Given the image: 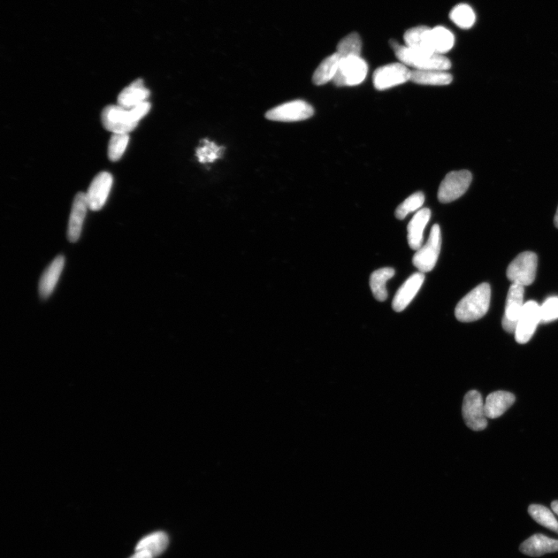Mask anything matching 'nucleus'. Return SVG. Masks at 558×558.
<instances>
[{"label": "nucleus", "instance_id": "16", "mask_svg": "<svg viewBox=\"0 0 558 558\" xmlns=\"http://www.w3.org/2000/svg\"><path fill=\"white\" fill-rule=\"evenodd\" d=\"M425 279L424 273L417 272L405 281V284L397 291L393 301V308L395 312H402L414 299Z\"/></svg>", "mask_w": 558, "mask_h": 558}, {"label": "nucleus", "instance_id": "19", "mask_svg": "<svg viewBox=\"0 0 558 558\" xmlns=\"http://www.w3.org/2000/svg\"><path fill=\"white\" fill-rule=\"evenodd\" d=\"M431 217V211L424 208L417 212L407 227L408 243L412 250L417 251L422 247L424 232Z\"/></svg>", "mask_w": 558, "mask_h": 558}, {"label": "nucleus", "instance_id": "11", "mask_svg": "<svg viewBox=\"0 0 558 558\" xmlns=\"http://www.w3.org/2000/svg\"><path fill=\"white\" fill-rule=\"evenodd\" d=\"M312 106L303 101H295L274 107L266 113V118L272 121L297 122L313 116Z\"/></svg>", "mask_w": 558, "mask_h": 558}, {"label": "nucleus", "instance_id": "3", "mask_svg": "<svg viewBox=\"0 0 558 558\" xmlns=\"http://www.w3.org/2000/svg\"><path fill=\"white\" fill-rule=\"evenodd\" d=\"M101 120L104 127L113 134H129L140 121L133 108H125L118 104L106 106Z\"/></svg>", "mask_w": 558, "mask_h": 558}, {"label": "nucleus", "instance_id": "8", "mask_svg": "<svg viewBox=\"0 0 558 558\" xmlns=\"http://www.w3.org/2000/svg\"><path fill=\"white\" fill-rule=\"evenodd\" d=\"M462 415L466 425L471 430L481 431L486 429L488 423L485 403L483 397L476 390H471L465 395Z\"/></svg>", "mask_w": 558, "mask_h": 558}, {"label": "nucleus", "instance_id": "32", "mask_svg": "<svg viewBox=\"0 0 558 558\" xmlns=\"http://www.w3.org/2000/svg\"><path fill=\"white\" fill-rule=\"evenodd\" d=\"M541 322L549 323L558 319V297H550L540 307Z\"/></svg>", "mask_w": 558, "mask_h": 558}, {"label": "nucleus", "instance_id": "28", "mask_svg": "<svg viewBox=\"0 0 558 558\" xmlns=\"http://www.w3.org/2000/svg\"><path fill=\"white\" fill-rule=\"evenodd\" d=\"M362 49L361 37L357 33H351L339 42L337 53L341 58L360 56Z\"/></svg>", "mask_w": 558, "mask_h": 558}, {"label": "nucleus", "instance_id": "35", "mask_svg": "<svg viewBox=\"0 0 558 558\" xmlns=\"http://www.w3.org/2000/svg\"><path fill=\"white\" fill-rule=\"evenodd\" d=\"M554 224L557 228H558V208L555 214L554 217Z\"/></svg>", "mask_w": 558, "mask_h": 558}, {"label": "nucleus", "instance_id": "31", "mask_svg": "<svg viewBox=\"0 0 558 558\" xmlns=\"http://www.w3.org/2000/svg\"><path fill=\"white\" fill-rule=\"evenodd\" d=\"M221 152L222 148L216 144L204 140L203 146L196 151V156L201 163H213L221 156Z\"/></svg>", "mask_w": 558, "mask_h": 558}, {"label": "nucleus", "instance_id": "4", "mask_svg": "<svg viewBox=\"0 0 558 558\" xmlns=\"http://www.w3.org/2000/svg\"><path fill=\"white\" fill-rule=\"evenodd\" d=\"M538 259L533 252L519 254L509 265L507 274L513 284L531 286L536 278Z\"/></svg>", "mask_w": 558, "mask_h": 558}, {"label": "nucleus", "instance_id": "12", "mask_svg": "<svg viewBox=\"0 0 558 558\" xmlns=\"http://www.w3.org/2000/svg\"><path fill=\"white\" fill-rule=\"evenodd\" d=\"M540 323L541 319L538 303L535 301L526 303L516 326V341L521 345L529 342Z\"/></svg>", "mask_w": 558, "mask_h": 558}, {"label": "nucleus", "instance_id": "18", "mask_svg": "<svg viewBox=\"0 0 558 558\" xmlns=\"http://www.w3.org/2000/svg\"><path fill=\"white\" fill-rule=\"evenodd\" d=\"M64 256L59 255L44 271L39 281V294L42 299H48L55 290L65 267Z\"/></svg>", "mask_w": 558, "mask_h": 558}, {"label": "nucleus", "instance_id": "20", "mask_svg": "<svg viewBox=\"0 0 558 558\" xmlns=\"http://www.w3.org/2000/svg\"><path fill=\"white\" fill-rule=\"evenodd\" d=\"M150 91L144 86L142 80H137L120 91L118 98V104L132 108V107L147 101Z\"/></svg>", "mask_w": 558, "mask_h": 558}, {"label": "nucleus", "instance_id": "22", "mask_svg": "<svg viewBox=\"0 0 558 558\" xmlns=\"http://www.w3.org/2000/svg\"><path fill=\"white\" fill-rule=\"evenodd\" d=\"M341 60V58L337 52L326 58L313 73V83L316 86H323L327 82L333 81L337 74Z\"/></svg>", "mask_w": 558, "mask_h": 558}, {"label": "nucleus", "instance_id": "1", "mask_svg": "<svg viewBox=\"0 0 558 558\" xmlns=\"http://www.w3.org/2000/svg\"><path fill=\"white\" fill-rule=\"evenodd\" d=\"M390 46L401 63L415 70L447 71L452 67V63L445 56L412 49L393 40L390 42Z\"/></svg>", "mask_w": 558, "mask_h": 558}, {"label": "nucleus", "instance_id": "30", "mask_svg": "<svg viewBox=\"0 0 558 558\" xmlns=\"http://www.w3.org/2000/svg\"><path fill=\"white\" fill-rule=\"evenodd\" d=\"M129 140V134H113L108 145V157L117 162L125 154Z\"/></svg>", "mask_w": 558, "mask_h": 558}, {"label": "nucleus", "instance_id": "7", "mask_svg": "<svg viewBox=\"0 0 558 558\" xmlns=\"http://www.w3.org/2000/svg\"><path fill=\"white\" fill-rule=\"evenodd\" d=\"M441 248V232L438 224L432 227L429 239L417 250L412 263L422 273L431 272L437 264Z\"/></svg>", "mask_w": 558, "mask_h": 558}, {"label": "nucleus", "instance_id": "5", "mask_svg": "<svg viewBox=\"0 0 558 558\" xmlns=\"http://www.w3.org/2000/svg\"><path fill=\"white\" fill-rule=\"evenodd\" d=\"M368 72V64L361 56L341 58L332 82L339 87L357 86L364 82Z\"/></svg>", "mask_w": 558, "mask_h": 558}, {"label": "nucleus", "instance_id": "33", "mask_svg": "<svg viewBox=\"0 0 558 558\" xmlns=\"http://www.w3.org/2000/svg\"><path fill=\"white\" fill-rule=\"evenodd\" d=\"M129 558H154L146 550H136L135 554Z\"/></svg>", "mask_w": 558, "mask_h": 558}, {"label": "nucleus", "instance_id": "10", "mask_svg": "<svg viewBox=\"0 0 558 558\" xmlns=\"http://www.w3.org/2000/svg\"><path fill=\"white\" fill-rule=\"evenodd\" d=\"M455 41L452 32L445 27H426L418 49L443 56L453 49Z\"/></svg>", "mask_w": 558, "mask_h": 558}, {"label": "nucleus", "instance_id": "15", "mask_svg": "<svg viewBox=\"0 0 558 558\" xmlns=\"http://www.w3.org/2000/svg\"><path fill=\"white\" fill-rule=\"evenodd\" d=\"M88 208L86 194L79 193L74 198L70 218L68 221V239L72 243L77 242L80 238Z\"/></svg>", "mask_w": 558, "mask_h": 558}, {"label": "nucleus", "instance_id": "27", "mask_svg": "<svg viewBox=\"0 0 558 558\" xmlns=\"http://www.w3.org/2000/svg\"><path fill=\"white\" fill-rule=\"evenodd\" d=\"M528 512L535 521L558 534V521L552 511L544 506L531 505Z\"/></svg>", "mask_w": 558, "mask_h": 558}, {"label": "nucleus", "instance_id": "23", "mask_svg": "<svg viewBox=\"0 0 558 558\" xmlns=\"http://www.w3.org/2000/svg\"><path fill=\"white\" fill-rule=\"evenodd\" d=\"M452 80V75L447 71L414 70L412 71L410 81L419 85L448 86Z\"/></svg>", "mask_w": 558, "mask_h": 558}, {"label": "nucleus", "instance_id": "2", "mask_svg": "<svg viewBox=\"0 0 558 558\" xmlns=\"http://www.w3.org/2000/svg\"><path fill=\"white\" fill-rule=\"evenodd\" d=\"M491 302V288L483 284L474 288L458 303L455 317L461 322H473L483 318L487 313Z\"/></svg>", "mask_w": 558, "mask_h": 558}, {"label": "nucleus", "instance_id": "9", "mask_svg": "<svg viewBox=\"0 0 558 558\" xmlns=\"http://www.w3.org/2000/svg\"><path fill=\"white\" fill-rule=\"evenodd\" d=\"M411 73L408 67L401 63L380 67L374 72V86L382 91L402 85L411 80Z\"/></svg>", "mask_w": 558, "mask_h": 558}, {"label": "nucleus", "instance_id": "14", "mask_svg": "<svg viewBox=\"0 0 558 558\" xmlns=\"http://www.w3.org/2000/svg\"><path fill=\"white\" fill-rule=\"evenodd\" d=\"M113 177L110 173H99L91 182L86 194L89 208L91 210H101L108 198L113 186Z\"/></svg>", "mask_w": 558, "mask_h": 558}, {"label": "nucleus", "instance_id": "6", "mask_svg": "<svg viewBox=\"0 0 558 558\" xmlns=\"http://www.w3.org/2000/svg\"><path fill=\"white\" fill-rule=\"evenodd\" d=\"M471 181L472 175L469 171L449 172L440 183L438 194L439 201L449 203L457 200L467 192Z\"/></svg>", "mask_w": 558, "mask_h": 558}, {"label": "nucleus", "instance_id": "24", "mask_svg": "<svg viewBox=\"0 0 558 558\" xmlns=\"http://www.w3.org/2000/svg\"><path fill=\"white\" fill-rule=\"evenodd\" d=\"M169 545V537L164 532H156L142 538L137 545L136 550H146L153 557L162 554Z\"/></svg>", "mask_w": 558, "mask_h": 558}, {"label": "nucleus", "instance_id": "34", "mask_svg": "<svg viewBox=\"0 0 558 558\" xmlns=\"http://www.w3.org/2000/svg\"><path fill=\"white\" fill-rule=\"evenodd\" d=\"M552 508L554 513L558 516V501H554L552 503Z\"/></svg>", "mask_w": 558, "mask_h": 558}, {"label": "nucleus", "instance_id": "26", "mask_svg": "<svg viewBox=\"0 0 558 558\" xmlns=\"http://www.w3.org/2000/svg\"><path fill=\"white\" fill-rule=\"evenodd\" d=\"M450 18L458 27L469 29L475 24V12L467 4H458L450 13Z\"/></svg>", "mask_w": 558, "mask_h": 558}, {"label": "nucleus", "instance_id": "21", "mask_svg": "<svg viewBox=\"0 0 558 558\" xmlns=\"http://www.w3.org/2000/svg\"><path fill=\"white\" fill-rule=\"evenodd\" d=\"M515 400L514 394L505 391H497L488 395L485 402L486 417L495 419L501 417L513 406Z\"/></svg>", "mask_w": 558, "mask_h": 558}, {"label": "nucleus", "instance_id": "29", "mask_svg": "<svg viewBox=\"0 0 558 558\" xmlns=\"http://www.w3.org/2000/svg\"><path fill=\"white\" fill-rule=\"evenodd\" d=\"M424 201L425 196L421 192L411 195L397 208L395 210L396 218L403 220L406 218L410 213L419 210V209L422 208Z\"/></svg>", "mask_w": 558, "mask_h": 558}, {"label": "nucleus", "instance_id": "17", "mask_svg": "<svg viewBox=\"0 0 558 558\" xmlns=\"http://www.w3.org/2000/svg\"><path fill=\"white\" fill-rule=\"evenodd\" d=\"M521 552L530 557H540L558 552V540L549 538L543 534L533 535L519 547Z\"/></svg>", "mask_w": 558, "mask_h": 558}, {"label": "nucleus", "instance_id": "25", "mask_svg": "<svg viewBox=\"0 0 558 558\" xmlns=\"http://www.w3.org/2000/svg\"><path fill=\"white\" fill-rule=\"evenodd\" d=\"M395 273L392 267H384L371 274L370 287L374 298L378 301L384 302L387 300L386 282L394 277Z\"/></svg>", "mask_w": 558, "mask_h": 558}, {"label": "nucleus", "instance_id": "13", "mask_svg": "<svg viewBox=\"0 0 558 558\" xmlns=\"http://www.w3.org/2000/svg\"><path fill=\"white\" fill-rule=\"evenodd\" d=\"M524 287L513 284L509 288L506 303L505 313L502 319V326L507 332L515 333L519 316L524 307Z\"/></svg>", "mask_w": 558, "mask_h": 558}]
</instances>
